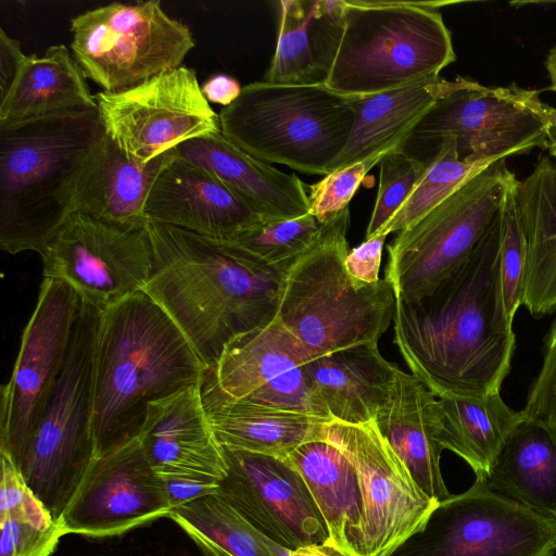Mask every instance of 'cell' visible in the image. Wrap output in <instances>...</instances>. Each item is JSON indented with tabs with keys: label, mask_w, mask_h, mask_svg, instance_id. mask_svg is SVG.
Wrapping results in <instances>:
<instances>
[{
	"label": "cell",
	"mask_w": 556,
	"mask_h": 556,
	"mask_svg": "<svg viewBox=\"0 0 556 556\" xmlns=\"http://www.w3.org/2000/svg\"><path fill=\"white\" fill-rule=\"evenodd\" d=\"M501 229L498 208L455 271L419 299L396 300L394 343L437 397L498 393L510 371L516 340L502 299Z\"/></svg>",
	"instance_id": "1"
},
{
	"label": "cell",
	"mask_w": 556,
	"mask_h": 556,
	"mask_svg": "<svg viewBox=\"0 0 556 556\" xmlns=\"http://www.w3.org/2000/svg\"><path fill=\"white\" fill-rule=\"evenodd\" d=\"M153 270L143 288L206 368L239 337L277 316L286 273L263 268L220 240L149 220Z\"/></svg>",
	"instance_id": "2"
},
{
	"label": "cell",
	"mask_w": 556,
	"mask_h": 556,
	"mask_svg": "<svg viewBox=\"0 0 556 556\" xmlns=\"http://www.w3.org/2000/svg\"><path fill=\"white\" fill-rule=\"evenodd\" d=\"M205 369L146 292L102 312L94 361L96 458L139 438L149 404L199 383Z\"/></svg>",
	"instance_id": "3"
},
{
	"label": "cell",
	"mask_w": 556,
	"mask_h": 556,
	"mask_svg": "<svg viewBox=\"0 0 556 556\" xmlns=\"http://www.w3.org/2000/svg\"><path fill=\"white\" fill-rule=\"evenodd\" d=\"M105 136L88 110L0 126V248L36 251L71 214L75 181Z\"/></svg>",
	"instance_id": "4"
},
{
	"label": "cell",
	"mask_w": 556,
	"mask_h": 556,
	"mask_svg": "<svg viewBox=\"0 0 556 556\" xmlns=\"http://www.w3.org/2000/svg\"><path fill=\"white\" fill-rule=\"evenodd\" d=\"M349 224L346 207L324 224L285 275L275 323L307 362L378 343L394 317L396 300L384 278L363 287L346 271Z\"/></svg>",
	"instance_id": "5"
},
{
	"label": "cell",
	"mask_w": 556,
	"mask_h": 556,
	"mask_svg": "<svg viewBox=\"0 0 556 556\" xmlns=\"http://www.w3.org/2000/svg\"><path fill=\"white\" fill-rule=\"evenodd\" d=\"M441 2L344 0L325 81L349 98L379 94L440 76L456 61Z\"/></svg>",
	"instance_id": "6"
},
{
	"label": "cell",
	"mask_w": 556,
	"mask_h": 556,
	"mask_svg": "<svg viewBox=\"0 0 556 556\" xmlns=\"http://www.w3.org/2000/svg\"><path fill=\"white\" fill-rule=\"evenodd\" d=\"M222 134L266 163L309 175H327L342 153L355 122L352 98L324 84L255 81L218 114Z\"/></svg>",
	"instance_id": "7"
},
{
	"label": "cell",
	"mask_w": 556,
	"mask_h": 556,
	"mask_svg": "<svg viewBox=\"0 0 556 556\" xmlns=\"http://www.w3.org/2000/svg\"><path fill=\"white\" fill-rule=\"evenodd\" d=\"M102 311L80 299L67 354L45 408L12 463L58 523L96 459L94 361Z\"/></svg>",
	"instance_id": "8"
},
{
	"label": "cell",
	"mask_w": 556,
	"mask_h": 556,
	"mask_svg": "<svg viewBox=\"0 0 556 556\" xmlns=\"http://www.w3.org/2000/svg\"><path fill=\"white\" fill-rule=\"evenodd\" d=\"M540 94L515 83L489 87L458 76L396 149L428 166L445 141L467 163L493 164L547 148L556 109Z\"/></svg>",
	"instance_id": "9"
},
{
	"label": "cell",
	"mask_w": 556,
	"mask_h": 556,
	"mask_svg": "<svg viewBox=\"0 0 556 556\" xmlns=\"http://www.w3.org/2000/svg\"><path fill=\"white\" fill-rule=\"evenodd\" d=\"M513 176L505 160L495 162L397 232L388 245L384 270L395 300L426 295L469 257L497 213Z\"/></svg>",
	"instance_id": "10"
},
{
	"label": "cell",
	"mask_w": 556,
	"mask_h": 556,
	"mask_svg": "<svg viewBox=\"0 0 556 556\" xmlns=\"http://www.w3.org/2000/svg\"><path fill=\"white\" fill-rule=\"evenodd\" d=\"M73 56L106 92L138 86L182 65L195 40L160 1L114 2L71 20Z\"/></svg>",
	"instance_id": "11"
},
{
	"label": "cell",
	"mask_w": 556,
	"mask_h": 556,
	"mask_svg": "<svg viewBox=\"0 0 556 556\" xmlns=\"http://www.w3.org/2000/svg\"><path fill=\"white\" fill-rule=\"evenodd\" d=\"M556 519L476 480L440 502L422 530L390 556H555Z\"/></svg>",
	"instance_id": "12"
},
{
	"label": "cell",
	"mask_w": 556,
	"mask_h": 556,
	"mask_svg": "<svg viewBox=\"0 0 556 556\" xmlns=\"http://www.w3.org/2000/svg\"><path fill=\"white\" fill-rule=\"evenodd\" d=\"M43 278L67 282L100 311L142 291L153 270L147 227H121L72 212L40 252Z\"/></svg>",
	"instance_id": "13"
},
{
	"label": "cell",
	"mask_w": 556,
	"mask_h": 556,
	"mask_svg": "<svg viewBox=\"0 0 556 556\" xmlns=\"http://www.w3.org/2000/svg\"><path fill=\"white\" fill-rule=\"evenodd\" d=\"M94 97L105 135L143 162L220 131L219 116L203 96L195 72L185 65L130 89Z\"/></svg>",
	"instance_id": "14"
},
{
	"label": "cell",
	"mask_w": 556,
	"mask_h": 556,
	"mask_svg": "<svg viewBox=\"0 0 556 556\" xmlns=\"http://www.w3.org/2000/svg\"><path fill=\"white\" fill-rule=\"evenodd\" d=\"M325 438L344 453L358 476L361 556H390L424 529L439 502L417 485L375 420L363 425L330 421Z\"/></svg>",
	"instance_id": "15"
},
{
	"label": "cell",
	"mask_w": 556,
	"mask_h": 556,
	"mask_svg": "<svg viewBox=\"0 0 556 556\" xmlns=\"http://www.w3.org/2000/svg\"><path fill=\"white\" fill-rule=\"evenodd\" d=\"M79 308L73 287L43 278L11 378L1 389L0 453L12 462L25 447L62 369Z\"/></svg>",
	"instance_id": "16"
},
{
	"label": "cell",
	"mask_w": 556,
	"mask_h": 556,
	"mask_svg": "<svg viewBox=\"0 0 556 556\" xmlns=\"http://www.w3.org/2000/svg\"><path fill=\"white\" fill-rule=\"evenodd\" d=\"M172 510L165 481L137 438L92 462L58 523L63 535L106 539L168 517Z\"/></svg>",
	"instance_id": "17"
},
{
	"label": "cell",
	"mask_w": 556,
	"mask_h": 556,
	"mask_svg": "<svg viewBox=\"0 0 556 556\" xmlns=\"http://www.w3.org/2000/svg\"><path fill=\"white\" fill-rule=\"evenodd\" d=\"M226 476L217 494L287 551L325 545L328 531L298 470L287 460L223 446Z\"/></svg>",
	"instance_id": "18"
},
{
	"label": "cell",
	"mask_w": 556,
	"mask_h": 556,
	"mask_svg": "<svg viewBox=\"0 0 556 556\" xmlns=\"http://www.w3.org/2000/svg\"><path fill=\"white\" fill-rule=\"evenodd\" d=\"M307 359L274 321L231 342L201 386L220 399L298 412L332 421L315 394Z\"/></svg>",
	"instance_id": "19"
},
{
	"label": "cell",
	"mask_w": 556,
	"mask_h": 556,
	"mask_svg": "<svg viewBox=\"0 0 556 556\" xmlns=\"http://www.w3.org/2000/svg\"><path fill=\"white\" fill-rule=\"evenodd\" d=\"M200 383L151 402L139 439L151 467L163 480L218 485L226 476V463Z\"/></svg>",
	"instance_id": "20"
},
{
	"label": "cell",
	"mask_w": 556,
	"mask_h": 556,
	"mask_svg": "<svg viewBox=\"0 0 556 556\" xmlns=\"http://www.w3.org/2000/svg\"><path fill=\"white\" fill-rule=\"evenodd\" d=\"M148 220L228 240L262 222L243 200L208 170L175 155L160 170L148 195Z\"/></svg>",
	"instance_id": "21"
},
{
	"label": "cell",
	"mask_w": 556,
	"mask_h": 556,
	"mask_svg": "<svg viewBox=\"0 0 556 556\" xmlns=\"http://www.w3.org/2000/svg\"><path fill=\"white\" fill-rule=\"evenodd\" d=\"M175 155L208 170L263 220L290 219L309 212L307 187L232 144L222 131L180 143Z\"/></svg>",
	"instance_id": "22"
},
{
	"label": "cell",
	"mask_w": 556,
	"mask_h": 556,
	"mask_svg": "<svg viewBox=\"0 0 556 556\" xmlns=\"http://www.w3.org/2000/svg\"><path fill=\"white\" fill-rule=\"evenodd\" d=\"M143 162L106 135L85 162L72 191L71 213L121 227H147L144 206L155 178L172 156Z\"/></svg>",
	"instance_id": "23"
},
{
	"label": "cell",
	"mask_w": 556,
	"mask_h": 556,
	"mask_svg": "<svg viewBox=\"0 0 556 556\" xmlns=\"http://www.w3.org/2000/svg\"><path fill=\"white\" fill-rule=\"evenodd\" d=\"M376 426L406 466L417 485L431 498L452 494L443 480L438 442V397L413 374L400 368L388 401L378 410Z\"/></svg>",
	"instance_id": "24"
},
{
	"label": "cell",
	"mask_w": 556,
	"mask_h": 556,
	"mask_svg": "<svg viewBox=\"0 0 556 556\" xmlns=\"http://www.w3.org/2000/svg\"><path fill=\"white\" fill-rule=\"evenodd\" d=\"M344 0H282L278 37L264 81L325 84L339 40Z\"/></svg>",
	"instance_id": "25"
},
{
	"label": "cell",
	"mask_w": 556,
	"mask_h": 556,
	"mask_svg": "<svg viewBox=\"0 0 556 556\" xmlns=\"http://www.w3.org/2000/svg\"><path fill=\"white\" fill-rule=\"evenodd\" d=\"M399 367L378 343L336 351L306 363L315 394L332 421L363 425L375 420L388 401Z\"/></svg>",
	"instance_id": "26"
},
{
	"label": "cell",
	"mask_w": 556,
	"mask_h": 556,
	"mask_svg": "<svg viewBox=\"0 0 556 556\" xmlns=\"http://www.w3.org/2000/svg\"><path fill=\"white\" fill-rule=\"evenodd\" d=\"M305 481L328 531L325 544L338 556H361L363 500L354 465L332 442H306L286 458Z\"/></svg>",
	"instance_id": "27"
},
{
	"label": "cell",
	"mask_w": 556,
	"mask_h": 556,
	"mask_svg": "<svg viewBox=\"0 0 556 556\" xmlns=\"http://www.w3.org/2000/svg\"><path fill=\"white\" fill-rule=\"evenodd\" d=\"M516 200L526 242L522 305L542 317L556 312V163L549 156L517 180Z\"/></svg>",
	"instance_id": "28"
},
{
	"label": "cell",
	"mask_w": 556,
	"mask_h": 556,
	"mask_svg": "<svg viewBox=\"0 0 556 556\" xmlns=\"http://www.w3.org/2000/svg\"><path fill=\"white\" fill-rule=\"evenodd\" d=\"M455 85L441 76L375 96L352 98L355 122L331 172L396 149L412 128Z\"/></svg>",
	"instance_id": "29"
},
{
	"label": "cell",
	"mask_w": 556,
	"mask_h": 556,
	"mask_svg": "<svg viewBox=\"0 0 556 556\" xmlns=\"http://www.w3.org/2000/svg\"><path fill=\"white\" fill-rule=\"evenodd\" d=\"M481 482L536 514L556 519V425L525 417Z\"/></svg>",
	"instance_id": "30"
},
{
	"label": "cell",
	"mask_w": 556,
	"mask_h": 556,
	"mask_svg": "<svg viewBox=\"0 0 556 556\" xmlns=\"http://www.w3.org/2000/svg\"><path fill=\"white\" fill-rule=\"evenodd\" d=\"M98 109L86 77L63 45L27 55L7 96L0 100V126Z\"/></svg>",
	"instance_id": "31"
},
{
	"label": "cell",
	"mask_w": 556,
	"mask_h": 556,
	"mask_svg": "<svg viewBox=\"0 0 556 556\" xmlns=\"http://www.w3.org/2000/svg\"><path fill=\"white\" fill-rule=\"evenodd\" d=\"M201 388L205 412L223 446L286 459L323 438L328 420L290 410L227 401Z\"/></svg>",
	"instance_id": "32"
},
{
	"label": "cell",
	"mask_w": 556,
	"mask_h": 556,
	"mask_svg": "<svg viewBox=\"0 0 556 556\" xmlns=\"http://www.w3.org/2000/svg\"><path fill=\"white\" fill-rule=\"evenodd\" d=\"M525 418L498 393L438 397V442L463 458L483 481L506 440Z\"/></svg>",
	"instance_id": "33"
},
{
	"label": "cell",
	"mask_w": 556,
	"mask_h": 556,
	"mask_svg": "<svg viewBox=\"0 0 556 556\" xmlns=\"http://www.w3.org/2000/svg\"><path fill=\"white\" fill-rule=\"evenodd\" d=\"M203 556H288L217 492L176 506L168 516Z\"/></svg>",
	"instance_id": "34"
},
{
	"label": "cell",
	"mask_w": 556,
	"mask_h": 556,
	"mask_svg": "<svg viewBox=\"0 0 556 556\" xmlns=\"http://www.w3.org/2000/svg\"><path fill=\"white\" fill-rule=\"evenodd\" d=\"M0 530V556H51L64 536L5 454H1Z\"/></svg>",
	"instance_id": "35"
},
{
	"label": "cell",
	"mask_w": 556,
	"mask_h": 556,
	"mask_svg": "<svg viewBox=\"0 0 556 556\" xmlns=\"http://www.w3.org/2000/svg\"><path fill=\"white\" fill-rule=\"evenodd\" d=\"M323 226L311 214L290 219L262 220L220 241L263 268L287 273L314 242Z\"/></svg>",
	"instance_id": "36"
},
{
	"label": "cell",
	"mask_w": 556,
	"mask_h": 556,
	"mask_svg": "<svg viewBox=\"0 0 556 556\" xmlns=\"http://www.w3.org/2000/svg\"><path fill=\"white\" fill-rule=\"evenodd\" d=\"M490 165L463 162L458 159L454 143L443 142L408 199L377 236H388L405 229Z\"/></svg>",
	"instance_id": "37"
},
{
	"label": "cell",
	"mask_w": 556,
	"mask_h": 556,
	"mask_svg": "<svg viewBox=\"0 0 556 556\" xmlns=\"http://www.w3.org/2000/svg\"><path fill=\"white\" fill-rule=\"evenodd\" d=\"M510 178L500 207L502 229L500 245V279L506 318L513 323L522 304L526 273V242L519 219L516 182Z\"/></svg>",
	"instance_id": "38"
},
{
	"label": "cell",
	"mask_w": 556,
	"mask_h": 556,
	"mask_svg": "<svg viewBox=\"0 0 556 556\" xmlns=\"http://www.w3.org/2000/svg\"><path fill=\"white\" fill-rule=\"evenodd\" d=\"M379 186L365 240L375 238L408 199L427 166L401 150L386 153L378 163Z\"/></svg>",
	"instance_id": "39"
},
{
	"label": "cell",
	"mask_w": 556,
	"mask_h": 556,
	"mask_svg": "<svg viewBox=\"0 0 556 556\" xmlns=\"http://www.w3.org/2000/svg\"><path fill=\"white\" fill-rule=\"evenodd\" d=\"M381 156L370 157L334 169L311 185L308 199L309 212L321 224L327 223L343 210L357 191L366 174L378 165Z\"/></svg>",
	"instance_id": "40"
},
{
	"label": "cell",
	"mask_w": 556,
	"mask_h": 556,
	"mask_svg": "<svg viewBox=\"0 0 556 556\" xmlns=\"http://www.w3.org/2000/svg\"><path fill=\"white\" fill-rule=\"evenodd\" d=\"M522 413L526 418L556 425V317L545 337L541 370L530 388Z\"/></svg>",
	"instance_id": "41"
},
{
	"label": "cell",
	"mask_w": 556,
	"mask_h": 556,
	"mask_svg": "<svg viewBox=\"0 0 556 556\" xmlns=\"http://www.w3.org/2000/svg\"><path fill=\"white\" fill-rule=\"evenodd\" d=\"M386 238L387 236H377L349 251L345 268L359 286L375 285L380 280L379 267Z\"/></svg>",
	"instance_id": "42"
},
{
	"label": "cell",
	"mask_w": 556,
	"mask_h": 556,
	"mask_svg": "<svg viewBox=\"0 0 556 556\" xmlns=\"http://www.w3.org/2000/svg\"><path fill=\"white\" fill-rule=\"evenodd\" d=\"M27 55L23 53L21 45L0 30V100L9 92Z\"/></svg>",
	"instance_id": "43"
},
{
	"label": "cell",
	"mask_w": 556,
	"mask_h": 556,
	"mask_svg": "<svg viewBox=\"0 0 556 556\" xmlns=\"http://www.w3.org/2000/svg\"><path fill=\"white\" fill-rule=\"evenodd\" d=\"M202 93L208 102L226 108L235 102L241 93L242 87L237 79L224 74L208 78L202 86Z\"/></svg>",
	"instance_id": "44"
},
{
	"label": "cell",
	"mask_w": 556,
	"mask_h": 556,
	"mask_svg": "<svg viewBox=\"0 0 556 556\" xmlns=\"http://www.w3.org/2000/svg\"><path fill=\"white\" fill-rule=\"evenodd\" d=\"M173 509L186 502L217 492L218 485L188 480H164Z\"/></svg>",
	"instance_id": "45"
},
{
	"label": "cell",
	"mask_w": 556,
	"mask_h": 556,
	"mask_svg": "<svg viewBox=\"0 0 556 556\" xmlns=\"http://www.w3.org/2000/svg\"><path fill=\"white\" fill-rule=\"evenodd\" d=\"M288 556H338L325 545H306L290 551Z\"/></svg>",
	"instance_id": "46"
},
{
	"label": "cell",
	"mask_w": 556,
	"mask_h": 556,
	"mask_svg": "<svg viewBox=\"0 0 556 556\" xmlns=\"http://www.w3.org/2000/svg\"><path fill=\"white\" fill-rule=\"evenodd\" d=\"M549 154L556 160V125L548 132L547 148Z\"/></svg>",
	"instance_id": "47"
},
{
	"label": "cell",
	"mask_w": 556,
	"mask_h": 556,
	"mask_svg": "<svg viewBox=\"0 0 556 556\" xmlns=\"http://www.w3.org/2000/svg\"><path fill=\"white\" fill-rule=\"evenodd\" d=\"M556 63V46L553 47L546 56L545 64Z\"/></svg>",
	"instance_id": "48"
},
{
	"label": "cell",
	"mask_w": 556,
	"mask_h": 556,
	"mask_svg": "<svg viewBox=\"0 0 556 556\" xmlns=\"http://www.w3.org/2000/svg\"><path fill=\"white\" fill-rule=\"evenodd\" d=\"M553 77H554V84H555V87H556V66L553 71Z\"/></svg>",
	"instance_id": "49"
}]
</instances>
